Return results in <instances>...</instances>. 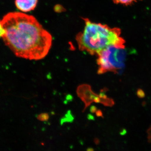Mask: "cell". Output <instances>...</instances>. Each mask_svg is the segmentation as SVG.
Wrapping results in <instances>:
<instances>
[{"label": "cell", "mask_w": 151, "mask_h": 151, "mask_svg": "<svg viewBox=\"0 0 151 151\" xmlns=\"http://www.w3.org/2000/svg\"><path fill=\"white\" fill-rule=\"evenodd\" d=\"M87 151H94V150H93V149L92 148H89L87 149Z\"/></svg>", "instance_id": "cell-7"}, {"label": "cell", "mask_w": 151, "mask_h": 151, "mask_svg": "<svg viewBox=\"0 0 151 151\" xmlns=\"http://www.w3.org/2000/svg\"><path fill=\"white\" fill-rule=\"evenodd\" d=\"M84 19L85 24L84 29L76 37L80 50L87 52L92 55H97L111 45L125 47V40L121 37L120 29L93 22L88 19Z\"/></svg>", "instance_id": "cell-2"}, {"label": "cell", "mask_w": 151, "mask_h": 151, "mask_svg": "<svg viewBox=\"0 0 151 151\" xmlns=\"http://www.w3.org/2000/svg\"><path fill=\"white\" fill-rule=\"evenodd\" d=\"M38 0H15L17 8L23 12L33 10L36 7Z\"/></svg>", "instance_id": "cell-4"}, {"label": "cell", "mask_w": 151, "mask_h": 151, "mask_svg": "<svg viewBox=\"0 0 151 151\" xmlns=\"http://www.w3.org/2000/svg\"><path fill=\"white\" fill-rule=\"evenodd\" d=\"M1 24L6 45L19 57L39 60L51 48L52 37L35 17L18 12L9 13Z\"/></svg>", "instance_id": "cell-1"}, {"label": "cell", "mask_w": 151, "mask_h": 151, "mask_svg": "<svg viewBox=\"0 0 151 151\" xmlns=\"http://www.w3.org/2000/svg\"><path fill=\"white\" fill-rule=\"evenodd\" d=\"M97 55L98 74L108 72L118 73L124 68L127 52L125 47L111 45Z\"/></svg>", "instance_id": "cell-3"}, {"label": "cell", "mask_w": 151, "mask_h": 151, "mask_svg": "<svg viewBox=\"0 0 151 151\" xmlns=\"http://www.w3.org/2000/svg\"><path fill=\"white\" fill-rule=\"evenodd\" d=\"M139 0H113V1L116 4H121L124 5H129Z\"/></svg>", "instance_id": "cell-5"}, {"label": "cell", "mask_w": 151, "mask_h": 151, "mask_svg": "<svg viewBox=\"0 0 151 151\" xmlns=\"http://www.w3.org/2000/svg\"><path fill=\"white\" fill-rule=\"evenodd\" d=\"M4 34V30L1 24V21H0V38H2Z\"/></svg>", "instance_id": "cell-6"}]
</instances>
